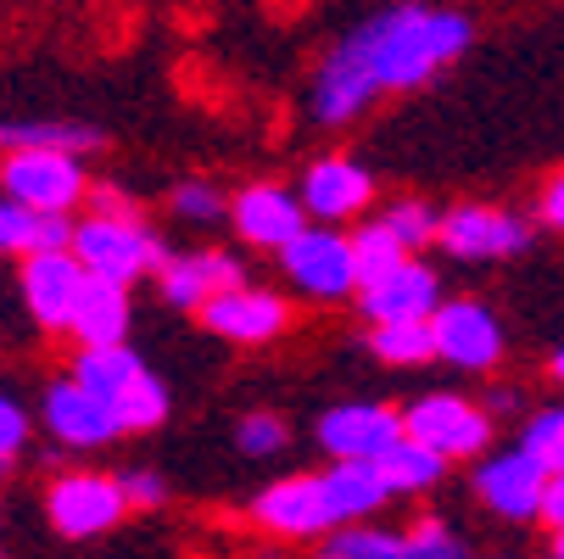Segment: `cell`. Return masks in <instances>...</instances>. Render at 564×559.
<instances>
[{
  "instance_id": "6da1fadb",
  "label": "cell",
  "mask_w": 564,
  "mask_h": 559,
  "mask_svg": "<svg viewBox=\"0 0 564 559\" xmlns=\"http://www.w3.org/2000/svg\"><path fill=\"white\" fill-rule=\"evenodd\" d=\"M464 45H469V18L431 7H391L358 23L330 51L313 85V112L325 123H347L386 90H420L431 73L464 56Z\"/></svg>"
},
{
  "instance_id": "7a4b0ae2",
  "label": "cell",
  "mask_w": 564,
  "mask_h": 559,
  "mask_svg": "<svg viewBox=\"0 0 564 559\" xmlns=\"http://www.w3.org/2000/svg\"><path fill=\"white\" fill-rule=\"evenodd\" d=\"M67 252L78 258L90 280H112L129 286L140 275H151L163 264V241L140 224V218H90V224H73V241Z\"/></svg>"
},
{
  "instance_id": "3957f363",
  "label": "cell",
  "mask_w": 564,
  "mask_h": 559,
  "mask_svg": "<svg viewBox=\"0 0 564 559\" xmlns=\"http://www.w3.org/2000/svg\"><path fill=\"white\" fill-rule=\"evenodd\" d=\"M0 185L12 202L34 207V213H73L85 202V169H78V151H56V146H18L0 163Z\"/></svg>"
},
{
  "instance_id": "277c9868",
  "label": "cell",
  "mask_w": 564,
  "mask_h": 559,
  "mask_svg": "<svg viewBox=\"0 0 564 559\" xmlns=\"http://www.w3.org/2000/svg\"><path fill=\"white\" fill-rule=\"evenodd\" d=\"M402 437L425 442L442 459H469V453H480L492 442V415L464 404V397H453V391H431L402 415Z\"/></svg>"
},
{
  "instance_id": "5b68a950",
  "label": "cell",
  "mask_w": 564,
  "mask_h": 559,
  "mask_svg": "<svg viewBox=\"0 0 564 559\" xmlns=\"http://www.w3.org/2000/svg\"><path fill=\"white\" fill-rule=\"evenodd\" d=\"M280 264L285 275L307 291V297H325V302H341L358 291V269H352V241L336 229H296L291 241L280 247Z\"/></svg>"
},
{
  "instance_id": "8992f818",
  "label": "cell",
  "mask_w": 564,
  "mask_h": 559,
  "mask_svg": "<svg viewBox=\"0 0 564 559\" xmlns=\"http://www.w3.org/2000/svg\"><path fill=\"white\" fill-rule=\"evenodd\" d=\"M431 347H436V358H447L458 369H492L503 358V331H498L492 308L458 297V302L431 308Z\"/></svg>"
},
{
  "instance_id": "52a82bcc",
  "label": "cell",
  "mask_w": 564,
  "mask_h": 559,
  "mask_svg": "<svg viewBox=\"0 0 564 559\" xmlns=\"http://www.w3.org/2000/svg\"><path fill=\"white\" fill-rule=\"evenodd\" d=\"M123 487L107 475H62L51 487V526L62 537H101L123 520Z\"/></svg>"
},
{
  "instance_id": "ba28073f",
  "label": "cell",
  "mask_w": 564,
  "mask_h": 559,
  "mask_svg": "<svg viewBox=\"0 0 564 559\" xmlns=\"http://www.w3.org/2000/svg\"><path fill=\"white\" fill-rule=\"evenodd\" d=\"M45 426L62 448H107V442L123 437L112 404L96 397L90 386H78V380H56L45 391Z\"/></svg>"
},
{
  "instance_id": "9c48e42d",
  "label": "cell",
  "mask_w": 564,
  "mask_h": 559,
  "mask_svg": "<svg viewBox=\"0 0 564 559\" xmlns=\"http://www.w3.org/2000/svg\"><path fill=\"white\" fill-rule=\"evenodd\" d=\"M85 291V269L67 247H34L23 264V302L45 331H67V313Z\"/></svg>"
},
{
  "instance_id": "30bf717a",
  "label": "cell",
  "mask_w": 564,
  "mask_h": 559,
  "mask_svg": "<svg viewBox=\"0 0 564 559\" xmlns=\"http://www.w3.org/2000/svg\"><path fill=\"white\" fill-rule=\"evenodd\" d=\"M436 241L453 258H509V252H525L531 229H525V218L498 213V207H458V213L436 218Z\"/></svg>"
},
{
  "instance_id": "8fae6325",
  "label": "cell",
  "mask_w": 564,
  "mask_h": 559,
  "mask_svg": "<svg viewBox=\"0 0 564 559\" xmlns=\"http://www.w3.org/2000/svg\"><path fill=\"white\" fill-rule=\"evenodd\" d=\"M202 319H207V331H218L224 342H240V347H252V342H269L285 331V302L274 291H252L247 280L240 286H224L202 302Z\"/></svg>"
},
{
  "instance_id": "7c38bea8",
  "label": "cell",
  "mask_w": 564,
  "mask_h": 559,
  "mask_svg": "<svg viewBox=\"0 0 564 559\" xmlns=\"http://www.w3.org/2000/svg\"><path fill=\"white\" fill-rule=\"evenodd\" d=\"M542 482H547V470L525 448H514V453H498V459L480 464L475 493H480V504H487L492 515H503V520H536Z\"/></svg>"
},
{
  "instance_id": "4fadbf2b",
  "label": "cell",
  "mask_w": 564,
  "mask_h": 559,
  "mask_svg": "<svg viewBox=\"0 0 564 559\" xmlns=\"http://www.w3.org/2000/svg\"><path fill=\"white\" fill-rule=\"evenodd\" d=\"M358 297H364V313L369 319H431V308L442 302V286H436V275L425 264L402 258L386 275L364 280Z\"/></svg>"
},
{
  "instance_id": "5bb4252c",
  "label": "cell",
  "mask_w": 564,
  "mask_h": 559,
  "mask_svg": "<svg viewBox=\"0 0 564 559\" xmlns=\"http://www.w3.org/2000/svg\"><path fill=\"white\" fill-rule=\"evenodd\" d=\"M258 520L263 531L274 537H318V531H330L336 515L325 504V487H318V475H291V482L269 487L258 498Z\"/></svg>"
},
{
  "instance_id": "9a60e30c",
  "label": "cell",
  "mask_w": 564,
  "mask_h": 559,
  "mask_svg": "<svg viewBox=\"0 0 564 559\" xmlns=\"http://www.w3.org/2000/svg\"><path fill=\"white\" fill-rule=\"evenodd\" d=\"M402 431V415L380 409V404H341L318 420V448L330 459H369L380 453L391 437Z\"/></svg>"
},
{
  "instance_id": "2e32d148",
  "label": "cell",
  "mask_w": 564,
  "mask_h": 559,
  "mask_svg": "<svg viewBox=\"0 0 564 559\" xmlns=\"http://www.w3.org/2000/svg\"><path fill=\"white\" fill-rule=\"evenodd\" d=\"M369 196H375V180L347 157H325V163H313L302 174V213L313 218H352L369 207Z\"/></svg>"
},
{
  "instance_id": "e0dca14e",
  "label": "cell",
  "mask_w": 564,
  "mask_h": 559,
  "mask_svg": "<svg viewBox=\"0 0 564 559\" xmlns=\"http://www.w3.org/2000/svg\"><path fill=\"white\" fill-rule=\"evenodd\" d=\"M235 229H240V241L280 252L302 229V202L291 191H280V185H252V191L235 196Z\"/></svg>"
},
{
  "instance_id": "ac0fdd59",
  "label": "cell",
  "mask_w": 564,
  "mask_h": 559,
  "mask_svg": "<svg viewBox=\"0 0 564 559\" xmlns=\"http://www.w3.org/2000/svg\"><path fill=\"white\" fill-rule=\"evenodd\" d=\"M67 331L85 342V347L123 342L129 336V286H112V280H90L85 275V291H78V302L67 313Z\"/></svg>"
},
{
  "instance_id": "d6986e66",
  "label": "cell",
  "mask_w": 564,
  "mask_h": 559,
  "mask_svg": "<svg viewBox=\"0 0 564 559\" xmlns=\"http://www.w3.org/2000/svg\"><path fill=\"white\" fill-rule=\"evenodd\" d=\"M156 275H163V297L174 308H202L213 291L240 286V264L229 252H196V258H174V264L163 258Z\"/></svg>"
},
{
  "instance_id": "ffe728a7",
  "label": "cell",
  "mask_w": 564,
  "mask_h": 559,
  "mask_svg": "<svg viewBox=\"0 0 564 559\" xmlns=\"http://www.w3.org/2000/svg\"><path fill=\"white\" fill-rule=\"evenodd\" d=\"M369 464H375V475H380L386 493H425V487L442 482V470H447L442 453H431L425 442L402 437V431H397L380 453H369Z\"/></svg>"
},
{
  "instance_id": "44dd1931",
  "label": "cell",
  "mask_w": 564,
  "mask_h": 559,
  "mask_svg": "<svg viewBox=\"0 0 564 559\" xmlns=\"http://www.w3.org/2000/svg\"><path fill=\"white\" fill-rule=\"evenodd\" d=\"M318 487H325V504H330L336 526L364 520V515H375V509L391 498V493L380 487V475H375L369 459H336L330 475H318Z\"/></svg>"
},
{
  "instance_id": "7402d4cb",
  "label": "cell",
  "mask_w": 564,
  "mask_h": 559,
  "mask_svg": "<svg viewBox=\"0 0 564 559\" xmlns=\"http://www.w3.org/2000/svg\"><path fill=\"white\" fill-rule=\"evenodd\" d=\"M140 369H145V364H140L123 342H101V347H85V353H78L73 380H78V386H90L96 397H107V404H112V397L123 391V380L140 375Z\"/></svg>"
},
{
  "instance_id": "603a6c76",
  "label": "cell",
  "mask_w": 564,
  "mask_h": 559,
  "mask_svg": "<svg viewBox=\"0 0 564 559\" xmlns=\"http://www.w3.org/2000/svg\"><path fill=\"white\" fill-rule=\"evenodd\" d=\"M112 415H118L123 431H151V426H163V420H169V386L156 380L151 369L129 375L123 391L112 397Z\"/></svg>"
},
{
  "instance_id": "cb8c5ba5",
  "label": "cell",
  "mask_w": 564,
  "mask_h": 559,
  "mask_svg": "<svg viewBox=\"0 0 564 559\" xmlns=\"http://www.w3.org/2000/svg\"><path fill=\"white\" fill-rule=\"evenodd\" d=\"M375 358L386 364H425L431 347V319H375Z\"/></svg>"
},
{
  "instance_id": "d4e9b609",
  "label": "cell",
  "mask_w": 564,
  "mask_h": 559,
  "mask_svg": "<svg viewBox=\"0 0 564 559\" xmlns=\"http://www.w3.org/2000/svg\"><path fill=\"white\" fill-rule=\"evenodd\" d=\"M18 146H56V151H96L101 135L90 123H0V151H18Z\"/></svg>"
},
{
  "instance_id": "484cf974",
  "label": "cell",
  "mask_w": 564,
  "mask_h": 559,
  "mask_svg": "<svg viewBox=\"0 0 564 559\" xmlns=\"http://www.w3.org/2000/svg\"><path fill=\"white\" fill-rule=\"evenodd\" d=\"M409 252H402V241L386 229V224H364L358 235H352V269H358V286L364 280H375V275H386L391 264H402Z\"/></svg>"
},
{
  "instance_id": "4316f807",
  "label": "cell",
  "mask_w": 564,
  "mask_h": 559,
  "mask_svg": "<svg viewBox=\"0 0 564 559\" xmlns=\"http://www.w3.org/2000/svg\"><path fill=\"white\" fill-rule=\"evenodd\" d=\"M330 559H409V542L397 531H336L330 526Z\"/></svg>"
},
{
  "instance_id": "83f0119b",
  "label": "cell",
  "mask_w": 564,
  "mask_h": 559,
  "mask_svg": "<svg viewBox=\"0 0 564 559\" xmlns=\"http://www.w3.org/2000/svg\"><path fill=\"white\" fill-rule=\"evenodd\" d=\"M520 448H525L542 470H564V409H542V415L525 426Z\"/></svg>"
},
{
  "instance_id": "f1b7e54d",
  "label": "cell",
  "mask_w": 564,
  "mask_h": 559,
  "mask_svg": "<svg viewBox=\"0 0 564 559\" xmlns=\"http://www.w3.org/2000/svg\"><path fill=\"white\" fill-rule=\"evenodd\" d=\"M380 224L402 241V252H420V247H431V241H436V213H431L425 202H397Z\"/></svg>"
},
{
  "instance_id": "f546056e",
  "label": "cell",
  "mask_w": 564,
  "mask_h": 559,
  "mask_svg": "<svg viewBox=\"0 0 564 559\" xmlns=\"http://www.w3.org/2000/svg\"><path fill=\"white\" fill-rule=\"evenodd\" d=\"M235 442H240V453L269 459V453L285 448V420L280 415H247V420H240V431H235Z\"/></svg>"
},
{
  "instance_id": "4dcf8cb0",
  "label": "cell",
  "mask_w": 564,
  "mask_h": 559,
  "mask_svg": "<svg viewBox=\"0 0 564 559\" xmlns=\"http://www.w3.org/2000/svg\"><path fill=\"white\" fill-rule=\"evenodd\" d=\"M34 224H40V213L34 207H23V202H0V252H29L34 247Z\"/></svg>"
},
{
  "instance_id": "1f68e13d",
  "label": "cell",
  "mask_w": 564,
  "mask_h": 559,
  "mask_svg": "<svg viewBox=\"0 0 564 559\" xmlns=\"http://www.w3.org/2000/svg\"><path fill=\"white\" fill-rule=\"evenodd\" d=\"M174 213L185 224H213V218H224V196L213 185H180L174 191Z\"/></svg>"
},
{
  "instance_id": "d6a6232c",
  "label": "cell",
  "mask_w": 564,
  "mask_h": 559,
  "mask_svg": "<svg viewBox=\"0 0 564 559\" xmlns=\"http://www.w3.org/2000/svg\"><path fill=\"white\" fill-rule=\"evenodd\" d=\"M402 542H409V559H458V553H464V542L447 537L436 520H420L414 537H402Z\"/></svg>"
},
{
  "instance_id": "836d02e7",
  "label": "cell",
  "mask_w": 564,
  "mask_h": 559,
  "mask_svg": "<svg viewBox=\"0 0 564 559\" xmlns=\"http://www.w3.org/2000/svg\"><path fill=\"white\" fill-rule=\"evenodd\" d=\"M23 437H29V415L12 404V397H0V464H7V459H18Z\"/></svg>"
},
{
  "instance_id": "e575fe53",
  "label": "cell",
  "mask_w": 564,
  "mask_h": 559,
  "mask_svg": "<svg viewBox=\"0 0 564 559\" xmlns=\"http://www.w3.org/2000/svg\"><path fill=\"white\" fill-rule=\"evenodd\" d=\"M85 196H90V213L96 218H140V207L123 191H112V185H85Z\"/></svg>"
},
{
  "instance_id": "d590c367",
  "label": "cell",
  "mask_w": 564,
  "mask_h": 559,
  "mask_svg": "<svg viewBox=\"0 0 564 559\" xmlns=\"http://www.w3.org/2000/svg\"><path fill=\"white\" fill-rule=\"evenodd\" d=\"M123 504H140V509H151V504H163V482H156L151 470H134V475H123Z\"/></svg>"
},
{
  "instance_id": "8d00e7d4",
  "label": "cell",
  "mask_w": 564,
  "mask_h": 559,
  "mask_svg": "<svg viewBox=\"0 0 564 559\" xmlns=\"http://www.w3.org/2000/svg\"><path fill=\"white\" fill-rule=\"evenodd\" d=\"M536 520H547V526H564V470H547L542 498H536Z\"/></svg>"
},
{
  "instance_id": "74e56055",
  "label": "cell",
  "mask_w": 564,
  "mask_h": 559,
  "mask_svg": "<svg viewBox=\"0 0 564 559\" xmlns=\"http://www.w3.org/2000/svg\"><path fill=\"white\" fill-rule=\"evenodd\" d=\"M73 241V218L67 213H40V224H34V247H67ZM29 247V252H34Z\"/></svg>"
},
{
  "instance_id": "f35d334b",
  "label": "cell",
  "mask_w": 564,
  "mask_h": 559,
  "mask_svg": "<svg viewBox=\"0 0 564 559\" xmlns=\"http://www.w3.org/2000/svg\"><path fill=\"white\" fill-rule=\"evenodd\" d=\"M542 218H547L553 229H564V174H558V180L542 191Z\"/></svg>"
},
{
  "instance_id": "ab89813d",
  "label": "cell",
  "mask_w": 564,
  "mask_h": 559,
  "mask_svg": "<svg viewBox=\"0 0 564 559\" xmlns=\"http://www.w3.org/2000/svg\"><path fill=\"white\" fill-rule=\"evenodd\" d=\"M514 404H520V397H514V391H492V415H509Z\"/></svg>"
},
{
  "instance_id": "60d3db41",
  "label": "cell",
  "mask_w": 564,
  "mask_h": 559,
  "mask_svg": "<svg viewBox=\"0 0 564 559\" xmlns=\"http://www.w3.org/2000/svg\"><path fill=\"white\" fill-rule=\"evenodd\" d=\"M553 375H558V380H564V347H558V353H553Z\"/></svg>"
},
{
  "instance_id": "b9f144b4",
  "label": "cell",
  "mask_w": 564,
  "mask_h": 559,
  "mask_svg": "<svg viewBox=\"0 0 564 559\" xmlns=\"http://www.w3.org/2000/svg\"><path fill=\"white\" fill-rule=\"evenodd\" d=\"M553 531H558V537H553V553L564 559V526H553Z\"/></svg>"
}]
</instances>
